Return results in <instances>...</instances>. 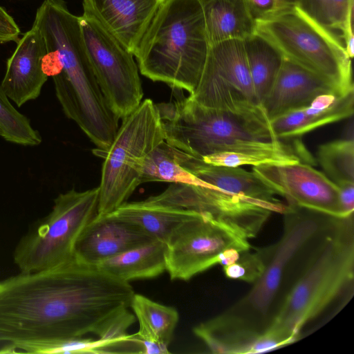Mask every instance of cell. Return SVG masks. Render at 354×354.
Listing matches in <instances>:
<instances>
[{
  "label": "cell",
  "mask_w": 354,
  "mask_h": 354,
  "mask_svg": "<svg viewBox=\"0 0 354 354\" xmlns=\"http://www.w3.org/2000/svg\"><path fill=\"white\" fill-rule=\"evenodd\" d=\"M134 290L75 259L0 281V343L44 342L96 335L129 309Z\"/></svg>",
  "instance_id": "obj_1"
},
{
  "label": "cell",
  "mask_w": 354,
  "mask_h": 354,
  "mask_svg": "<svg viewBox=\"0 0 354 354\" xmlns=\"http://www.w3.org/2000/svg\"><path fill=\"white\" fill-rule=\"evenodd\" d=\"M279 240L261 248L265 268L252 288L221 314L194 328V333L227 354L260 353L270 326L305 261L338 216L287 204Z\"/></svg>",
  "instance_id": "obj_2"
},
{
  "label": "cell",
  "mask_w": 354,
  "mask_h": 354,
  "mask_svg": "<svg viewBox=\"0 0 354 354\" xmlns=\"http://www.w3.org/2000/svg\"><path fill=\"white\" fill-rule=\"evenodd\" d=\"M354 277L353 214L338 217L315 245L266 331L281 347L296 342Z\"/></svg>",
  "instance_id": "obj_3"
},
{
  "label": "cell",
  "mask_w": 354,
  "mask_h": 354,
  "mask_svg": "<svg viewBox=\"0 0 354 354\" xmlns=\"http://www.w3.org/2000/svg\"><path fill=\"white\" fill-rule=\"evenodd\" d=\"M156 105L165 141L198 158L218 153L278 149L292 140L276 136L262 106L216 109L202 106L189 96Z\"/></svg>",
  "instance_id": "obj_4"
},
{
  "label": "cell",
  "mask_w": 354,
  "mask_h": 354,
  "mask_svg": "<svg viewBox=\"0 0 354 354\" xmlns=\"http://www.w3.org/2000/svg\"><path fill=\"white\" fill-rule=\"evenodd\" d=\"M209 48L199 0H165L133 55L142 75L190 95L200 80Z\"/></svg>",
  "instance_id": "obj_5"
},
{
  "label": "cell",
  "mask_w": 354,
  "mask_h": 354,
  "mask_svg": "<svg viewBox=\"0 0 354 354\" xmlns=\"http://www.w3.org/2000/svg\"><path fill=\"white\" fill-rule=\"evenodd\" d=\"M256 31L270 40L284 57L331 84L344 94L353 90L351 59L330 29L297 6L256 21Z\"/></svg>",
  "instance_id": "obj_6"
},
{
  "label": "cell",
  "mask_w": 354,
  "mask_h": 354,
  "mask_svg": "<svg viewBox=\"0 0 354 354\" xmlns=\"http://www.w3.org/2000/svg\"><path fill=\"white\" fill-rule=\"evenodd\" d=\"M121 120L111 145L99 156L104 160L98 187L97 217L106 216L128 202L142 184L147 157L165 140L159 111L151 99L142 101Z\"/></svg>",
  "instance_id": "obj_7"
},
{
  "label": "cell",
  "mask_w": 354,
  "mask_h": 354,
  "mask_svg": "<svg viewBox=\"0 0 354 354\" xmlns=\"http://www.w3.org/2000/svg\"><path fill=\"white\" fill-rule=\"evenodd\" d=\"M99 187L59 194L50 212L17 243L14 262L21 272L49 269L74 260L75 243L95 217Z\"/></svg>",
  "instance_id": "obj_8"
},
{
  "label": "cell",
  "mask_w": 354,
  "mask_h": 354,
  "mask_svg": "<svg viewBox=\"0 0 354 354\" xmlns=\"http://www.w3.org/2000/svg\"><path fill=\"white\" fill-rule=\"evenodd\" d=\"M80 27L92 71L111 111L122 119L142 101L143 90L133 55L83 0Z\"/></svg>",
  "instance_id": "obj_9"
},
{
  "label": "cell",
  "mask_w": 354,
  "mask_h": 354,
  "mask_svg": "<svg viewBox=\"0 0 354 354\" xmlns=\"http://www.w3.org/2000/svg\"><path fill=\"white\" fill-rule=\"evenodd\" d=\"M248 239L209 216L198 213L178 225L165 242V268L171 280L188 281L220 264L230 250L251 249Z\"/></svg>",
  "instance_id": "obj_10"
},
{
  "label": "cell",
  "mask_w": 354,
  "mask_h": 354,
  "mask_svg": "<svg viewBox=\"0 0 354 354\" xmlns=\"http://www.w3.org/2000/svg\"><path fill=\"white\" fill-rule=\"evenodd\" d=\"M192 100L205 107L241 111L261 106L255 96L243 39L209 46Z\"/></svg>",
  "instance_id": "obj_11"
},
{
  "label": "cell",
  "mask_w": 354,
  "mask_h": 354,
  "mask_svg": "<svg viewBox=\"0 0 354 354\" xmlns=\"http://www.w3.org/2000/svg\"><path fill=\"white\" fill-rule=\"evenodd\" d=\"M147 199L209 216L248 240L257 236L272 213L251 200L211 185L171 183L162 192Z\"/></svg>",
  "instance_id": "obj_12"
},
{
  "label": "cell",
  "mask_w": 354,
  "mask_h": 354,
  "mask_svg": "<svg viewBox=\"0 0 354 354\" xmlns=\"http://www.w3.org/2000/svg\"><path fill=\"white\" fill-rule=\"evenodd\" d=\"M252 171L276 195L285 198L287 204L345 217L339 187L309 163L252 166Z\"/></svg>",
  "instance_id": "obj_13"
},
{
  "label": "cell",
  "mask_w": 354,
  "mask_h": 354,
  "mask_svg": "<svg viewBox=\"0 0 354 354\" xmlns=\"http://www.w3.org/2000/svg\"><path fill=\"white\" fill-rule=\"evenodd\" d=\"M17 42L7 61L0 88L9 100L21 106L39 96L48 77L42 69L47 48L43 35L34 25Z\"/></svg>",
  "instance_id": "obj_14"
},
{
  "label": "cell",
  "mask_w": 354,
  "mask_h": 354,
  "mask_svg": "<svg viewBox=\"0 0 354 354\" xmlns=\"http://www.w3.org/2000/svg\"><path fill=\"white\" fill-rule=\"evenodd\" d=\"M153 240L131 223L109 214L95 216L75 243L74 259L95 267L107 259Z\"/></svg>",
  "instance_id": "obj_15"
},
{
  "label": "cell",
  "mask_w": 354,
  "mask_h": 354,
  "mask_svg": "<svg viewBox=\"0 0 354 354\" xmlns=\"http://www.w3.org/2000/svg\"><path fill=\"white\" fill-rule=\"evenodd\" d=\"M180 165L202 181L223 192L251 200L282 214L286 205L252 171L240 167L214 165L177 149Z\"/></svg>",
  "instance_id": "obj_16"
},
{
  "label": "cell",
  "mask_w": 354,
  "mask_h": 354,
  "mask_svg": "<svg viewBox=\"0 0 354 354\" xmlns=\"http://www.w3.org/2000/svg\"><path fill=\"white\" fill-rule=\"evenodd\" d=\"M335 93L342 94L324 80L285 57L261 106L271 120L309 105L321 95Z\"/></svg>",
  "instance_id": "obj_17"
},
{
  "label": "cell",
  "mask_w": 354,
  "mask_h": 354,
  "mask_svg": "<svg viewBox=\"0 0 354 354\" xmlns=\"http://www.w3.org/2000/svg\"><path fill=\"white\" fill-rule=\"evenodd\" d=\"M353 109L354 89L344 94L321 95L309 105L279 115L270 122L279 138H299L317 128L352 116Z\"/></svg>",
  "instance_id": "obj_18"
},
{
  "label": "cell",
  "mask_w": 354,
  "mask_h": 354,
  "mask_svg": "<svg viewBox=\"0 0 354 354\" xmlns=\"http://www.w3.org/2000/svg\"><path fill=\"white\" fill-rule=\"evenodd\" d=\"M165 0H91L109 29L133 55Z\"/></svg>",
  "instance_id": "obj_19"
},
{
  "label": "cell",
  "mask_w": 354,
  "mask_h": 354,
  "mask_svg": "<svg viewBox=\"0 0 354 354\" xmlns=\"http://www.w3.org/2000/svg\"><path fill=\"white\" fill-rule=\"evenodd\" d=\"M209 46L233 39H244L256 32L248 0H199Z\"/></svg>",
  "instance_id": "obj_20"
},
{
  "label": "cell",
  "mask_w": 354,
  "mask_h": 354,
  "mask_svg": "<svg viewBox=\"0 0 354 354\" xmlns=\"http://www.w3.org/2000/svg\"><path fill=\"white\" fill-rule=\"evenodd\" d=\"M198 212L153 203L146 199L127 202L109 215L139 227L153 239L165 243L171 231Z\"/></svg>",
  "instance_id": "obj_21"
},
{
  "label": "cell",
  "mask_w": 354,
  "mask_h": 354,
  "mask_svg": "<svg viewBox=\"0 0 354 354\" xmlns=\"http://www.w3.org/2000/svg\"><path fill=\"white\" fill-rule=\"evenodd\" d=\"M165 243L153 240L106 259L97 266L110 276L125 282L151 279L166 271Z\"/></svg>",
  "instance_id": "obj_22"
},
{
  "label": "cell",
  "mask_w": 354,
  "mask_h": 354,
  "mask_svg": "<svg viewBox=\"0 0 354 354\" xmlns=\"http://www.w3.org/2000/svg\"><path fill=\"white\" fill-rule=\"evenodd\" d=\"M243 42L254 94L261 106L285 57L277 46L257 31Z\"/></svg>",
  "instance_id": "obj_23"
},
{
  "label": "cell",
  "mask_w": 354,
  "mask_h": 354,
  "mask_svg": "<svg viewBox=\"0 0 354 354\" xmlns=\"http://www.w3.org/2000/svg\"><path fill=\"white\" fill-rule=\"evenodd\" d=\"M130 308L139 324L136 338L168 347L179 320L178 311L136 293Z\"/></svg>",
  "instance_id": "obj_24"
},
{
  "label": "cell",
  "mask_w": 354,
  "mask_h": 354,
  "mask_svg": "<svg viewBox=\"0 0 354 354\" xmlns=\"http://www.w3.org/2000/svg\"><path fill=\"white\" fill-rule=\"evenodd\" d=\"M168 182L208 186L180 163L177 149L165 140L147 157L142 170L141 183Z\"/></svg>",
  "instance_id": "obj_25"
},
{
  "label": "cell",
  "mask_w": 354,
  "mask_h": 354,
  "mask_svg": "<svg viewBox=\"0 0 354 354\" xmlns=\"http://www.w3.org/2000/svg\"><path fill=\"white\" fill-rule=\"evenodd\" d=\"M317 160L324 174L337 187L354 183V141L343 138L321 145Z\"/></svg>",
  "instance_id": "obj_26"
},
{
  "label": "cell",
  "mask_w": 354,
  "mask_h": 354,
  "mask_svg": "<svg viewBox=\"0 0 354 354\" xmlns=\"http://www.w3.org/2000/svg\"><path fill=\"white\" fill-rule=\"evenodd\" d=\"M2 349V353L35 354L118 353L109 342L84 337L53 342L5 344Z\"/></svg>",
  "instance_id": "obj_27"
},
{
  "label": "cell",
  "mask_w": 354,
  "mask_h": 354,
  "mask_svg": "<svg viewBox=\"0 0 354 354\" xmlns=\"http://www.w3.org/2000/svg\"><path fill=\"white\" fill-rule=\"evenodd\" d=\"M0 130L6 141L26 146L38 145L41 142L39 132L29 120L19 112L0 88Z\"/></svg>",
  "instance_id": "obj_28"
},
{
  "label": "cell",
  "mask_w": 354,
  "mask_h": 354,
  "mask_svg": "<svg viewBox=\"0 0 354 354\" xmlns=\"http://www.w3.org/2000/svg\"><path fill=\"white\" fill-rule=\"evenodd\" d=\"M265 260L261 248L241 251L236 259L223 266L225 275L230 279L254 283L262 274Z\"/></svg>",
  "instance_id": "obj_29"
},
{
  "label": "cell",
  "mask_w": 354,
  "mask_h": 354,
  "mask_svg": "<svg viewBox=\"0 0 354 354\" xmlns=\"http://www.w3.org/2000/svg\"><path fill=\"white\" fill-rule=\"evenodd\" d=\"M297 7L324 27L333 28L331 0H299Z\"/></svg>",
  "instance_id": "obj_30"
},
{
  "label": "cell",
  "mask_w": 354,
  "mask_h": 354,
  "mask_svg": "<svg viewBox=\"0 0 354 354\" xmlns=\"http://www.w3.org/2000/svg\"><path fill=\"white\" fill-rule=\"evenodd\" d=\"M255 21L270 19L281 12L277 0H248Z\"/></svg>",
  "instance_id": "obj_31"
},
{
  "label": "cell",
  "mask_w": 354,
  "mask_h": 354,
  "mask_svg": "<svg viewBox=\"0 0 354 354\" xmlns=\"http://www.w3.org/2000/svg\"><path fill=\"white\" fill-rule=\"evenodd\" d=\"M20 32L14 19L0 6V44L17 41Z\"/></svg>",
  "instance_id": "obj_32"
},
{
  "label": "cell",
  "mask_w": 354,
  "mask_h": 354,
  "mask_svg": "<svg viewBox=\"0 0 354 354\" xmlns=\"http://www.w3.org/2000/svg\"><path fill=\"white\" fill-rule=\"evenodd\" d=\"M353 8L354 0H350L345 18L340 29L343 34L346 51L351 59L353 58L354 55Z\"/></svg>",
  "instance_id": "obj_33"
},
{
  "label": "cell",
  "mask_w": 354,
  "mask_h": 354,
  "mask_svg": "<svg viewBox=\"0 0 354 354\" xmlns=\"http://www.w3.org/2000/svg\"><path fill=\"white\" fill-rule=\"evenodd\" d=\"M42 69L48 77H54L59 74L62 71V65L55 50H47L42 58Z\"/></svg>",
  "instance_id": "obj_34"
},
{
  "label": "cell",
  "mask_w": 354,
  "mask_h": 354,
  "mask_svg": "<svg viewBox=\"0 0 354 354\" xmlns=\"http://www.w3.org/2000/svg\"><path fill=\"white\" fill-rule=\"evenodd\" d=\"M340 203L344 216L353 214L354 211V183H346L338 186Z\"/></svg>",
  "instance_id": "obj_35"
},
{
  "label": "cell",
  "mask_w": 354,
  "mask_h": 354,
  "mask_svg": "<svg viewBox=\"0 0 354 354\" xmlns=\"http://www.w3.org/2000/svg\"><path fill=\"white\" fill-rule=\"evenodd\" d=\"M350 0H331L333 28L340 30Z\"/></svg>",
  "instance_id": "obj_36"
},
{
  "label": "cell",
  "mask_w": 354,
  "mask_h": 354,
  "mask_svg": "<svg viewBox=\"0 0 354 354\" xmlns=\"http://www.w3.org/2000/svg\"><path fill=\"white\" fill-rule=\"evenodd\" d=\"M279 8L281 11L297 6L299 0H277Z\"/></svg>",
  "instance_id": "obj_37"
}]
</instances>
